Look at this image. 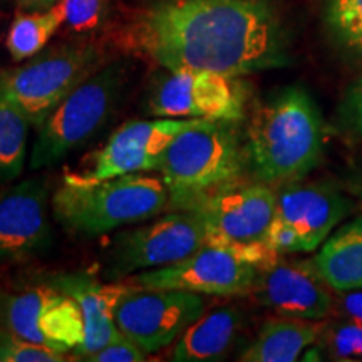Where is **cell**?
I'll list each match as a JSON object with an SVG mask.
<instances>
[{"label":"cell","mask_w":362,"mask_h":362,"mask_svg":"<svg viewBox=\"0 0 362 362\" xmlns=\"http://www.w3.org/2000/svg\"><path fill=\"white\" fill-rule=\"evenodd\" d=\"M133 37L166 71L238 78L284 62L279 21L265 0H165L143 13Z\"/></svg>","instance_id":"obj_1"},{"label":"cell","mask_w":362,"mask_h":362,"mask_svg":"<svg viewBox=\"0 0 362 362\" xmlns=\"http://www.w3.org/2000/svg\"><path fill=\"white\" fill-rule=\"evenodd\" d=\"M324 143V121L315 103L304 89L288 88L252 115L245 155L262 183L282 187L314 171Z\"/></svg>","instance_id":"obj_2"},{"label":"cell","mask_w":362,"mask_h":362,"mask_svg":"<svg viewBox=\"0 0 362 362\" xmlns=\"http://www.w3.org/2000/svg\"><path fill=\"white\" fill-rule=\"evenodd\" d=\"M171 205L161 178L143 173L90 181L64 180L51 200L52 216L67 232L98 237L146 221Z\"/></svg>","instance_id":"obj_3"},{"label":"cell","mask_w":362,"mask_h":362,"mask_svg":"<svg viewBox=\"0 0 362 362\" xmlns=\"http://www.w3.org/2000/svg\"><path fill=\"white\" fill-rule=\"evenodd\" d=\"M232 121L198 119L163 153L160 175L171 205L188 210L216 189L235 183L245 165Z\"/></svg>","instance_id":"obj_4"},{"label":"cell","mask_w":362,"mask_h":362,"mask_svg":"<svg viewBox=\"0 0 362 362\" xmlns=\"http://www.w3.org/2000/svg\"><path fill=\"white\" fill-rule=\"evenodd\" d=\"M205 226V243L226 248L257 269L280 259L269 243L277 192L267 183H230L192 206Z\"/></svg>","instance_id":"obj_5"},{"label":"cell","mask_w":362,"mask_h":362,"mask_svg":"<svg viewBox=\"0 0 362 362\" xmlns=\"http://www.w3.org/2000/svg\"><path fill=\"white\" fill-rule=\"evenodd\" d=\"M124 83V67L111 64L94 72L69 94L42 126H39L30 153V168L42 170L54 166L72 149L93 138L116 110Z\"/></svg>","instance_id":"obj_6"},{"label":"cell","mask_w":362,"mask_h":362,"mask_svg":"<svg viewBox=\"0 0 362 362\" xmlns=\"http://www.w3.org/2000/svg\"><path fill=\"white\" fill-rule=\"evenodd\" d=\"M98 67L96 49L67 45L21 69L0 74V88L21 107L30 126L39 128Z\"/></svg>","instance_id":"obj_7"},{"label":"cell","mask_w":362,"mask_h":362,"mask_svg":"<svg viewBox=\"0 0 362 362\" xmlns=\"http://www.w3.org/2000/svg\"><path fill=\"white\" fill-rule=\"evenodd\" d=\"M0 319L13 336L61 354L74 352L86 337L78 300L52 284L2 293Z\"/></svg>","instance_id":"obj_8"},{"label":"cell","mask_w":362,"mask_h":362,"mask_svg":"<svg viewBox=\"0 0 362 362\" xmlns=\"http://www.w3.org/2000/svg\"><path fill=\"white\" fill-rule=\"evenodd\" d=\"M202 293L131 285L116 307L119 332L148 354L161 351L205 314Z\"/></svg>","instance_id":"obj_9"},{"label":"cell","mask_w":362,"mask_h":362,"mask_svg":"<svg viewBox=\"0 0 362 362\" xmlns=\"http://www.w3.org/2000/svg\"><path fill=\"white\" fill-rule=\"evenodd\" d=\"M245 88L237 78L208 71H168L153 86L148 110L175 119L237 123L245 115Z\"/></svg>","instance_id":"obj_10"},{"label":"cell","mask_w":362,"mask_h":362,"mask_svg":"<svg viewBox=\"0 0 362 362\" xmlns=\"http://www.w3.org/2000/svg\"><path fill=\"white\" fill-rule=\"evenodd\" d=\"M202 245H205V226L197 210L168 214L117 240L110 259V277H128L139 270L178 264Z\"/></svg>","instance_id":"obj_11"},{"label":"cell","mask_w":362,"mask_h":362,"mask_svg":"<svg viewBox=\"0 0 362 362\" xmlns=\"http://www.w3.org/2000/svg\"><path fill=\"white\" fill-rule=\"evenodd\" d=\"M259 269L226 248L205 243L178 264L143 270L128 284L149 288H175L202 296H245L259 277Z\"/></svg>","instance_id":"obj_12"},{"label":"cell","mask_w":362,"mask_h":362,"mask_svg":"<svg viewBox=\"0 0 362 362\" xmlns=\"http://www.w3.org/2000/svg\"><path fill=\"white\" fill-rule=\"evenodd\" d=\"M198 119H136L121 126L107 139L106 146L93 156L84 171L67 175L64 180L90 183L117 178V176L160 170L163 153L168 144Z\"/></svg>","instance_id":"obj_13"},{"label":"cell","mask_w":362,"mask_h":362,"mask_svg":"<svg viewBox=\"0 0 362 362\" xmlns=\"http://www.w3.org/2000/svg\"><path fill=\"white\" fill-rule=\"evenodd\" d=\"M54 230L49 192L42 180L29 178L0 193V260H25L47 252Z\"/></svg>","instance_id":"obj_14"},{"label":"cell","mask_w":362,"mask_h":362,"mask_svg":"<svg viewBox=\"0 0 362 362\" xmlns=\"http://www.w3.org/2000/svg\"><path fill=\"white\" fill-rule=\"evenodd\" d=\"M252 293L260 305L284 317L322 320L334 310L332 288L312 260L279 259L259 272Z\"/></svg>","instance_id":"obj_15"},{"label":"cell","mask_w":362,"mask_h":362,"mask_svg":"<svg viewBox=\"0 0 362 362\" xmlns=\"http://www.w3.org/2000/svg\"><path fill=\"white\" fill-rule=\"evenodd\" d=\"M351 203L327 183L282 185L277 192L275 216L300 235L304 252H314L349 214Z\"/></svg>","instance_id":"obj_16"},{"label":"cell","mask_w":362,"mask_h":362,"mask_svg":"<svg viewBox=\"0 0 362 362\" xmlns=\"http://www.w3.org/2000/svg\"><path fill=\"white\" fill-rule=\"evenodd\" d=\"M51 284L74 297L83 310L86 337L74 351L79 361H84L119 336L115 314L121 297L129 288L128 282L101 284L90 275L64 274L54 277Z\"/></svg>","instance_id":"obj_17"},{"label":"cell","mask_w":362,"mask_h":362,"mask_svg":"<svg viewBox=\"0 0 362 362\" xmlns=\"http://www.w3.org/2000/svg\"><path fill=\"white\" fill-rule=\"evenodd\" d=\"M243 325L242 312L232 305L208 310L181 332L171 351V361H218L232 351Z\"/></svg>","instance_id":"obj_18"},{"label":"cell","mask_w":362,"mask_h":362,"mask_svg":"<svg viewBox=\"0 0 362 362\" xmlns=\"http://www.w3.org/2000/svg\"><path fill=\"white\" fill-rule=\"evenodd\" d=\"M322 325L317 320L274 317L265 320L253 342L242 352V362H293L315 344Z\"/></svg>","instance_id":"obj_19"},{"label":"cell","mask_w":362,"mask_h":362,"mask_svg":"<svg viewBox=\"0 0 362 362\" xmlns=\"http://www.w3.org/2000/svg\"><path fill=\"white\" fill-rule=\"evenodd\" d=\"M334 292L362 287V216L342 225L312 259Z\"/></svg>","instance_id":"obj_20"},{"label":"cell","mask_w":362,"mask_h":362,"mask_svg":"<svg viewBox=\"0 0 362 362\" xmlns=\"http://www.w3.org/2000/svg\"><path fill=\"white\" fill-rule=\"evenodd\" d=\"M30 123L0 88V183L19 178L27 155Z\"/></svg>","instance_id":"obj_21"},{"label":"cell","mask_w":362,"mask_h":362,"mask_svg":"<svg viewBox=\"0 0 362 362\" xmlns=\"http://www.w3.org/2000/svg\"><path fill=\"white\" fill-rule=\"evenodd\" d=\"M61 25L62 16L57 6L49 11L19 13L7 34V49L13 61H24L42 51Z\"/></svg>","instance_id":"obj_22"},{"label":"cell","mask_w":362,"mask_h":362,"mask_svg":"<svg viewBox=\"0 0 362 362\" xmlns=\"http://www.w3.org/2000/svg\"><path fill=\"white\" fill-rule=\"evenodd\" d=\"M327 22L344 47L362 56V0H327Z\"/></svg>","instance_id":"obj_23"},{"label":"cell","mask_w":362,"mask_h":362,"mask_svg":"<svg viewBox=\"0 0 362 362\" xmlns=\"http://www.w3.org/2000/svg\"><path fill=\"white\" fill-rule=\"evenodd\" d=\"M322 346L334 361H362V325L337 317L320 329Z\"/></svg>","instance_id":"obj_24"},{"label":"cell","mask_w":362,"mask_h":362,"mask_svg":"<svg viewBox=\"0 0 362 362\" xmlns=\"http://www.w3.org/2000/svg\"><path fill=\"white\" fill-rule=\"evenodd\" d=\"M67 357L61 352L29 342L0 329V362H64Z\"/></svg>","instance_id":"obj_25"},{"label":"cell","mask_w":362,"mask_h":362,"mask_svg":"<svg viewBox=\"0 0 362 362\" xmlns=\"http://www.w3.org/2000/svg\"><path fill=\"white\" fill-rule=\"evenodd\" d=\"M56 6L62 16V24L76 33L96 29L103 21L104 0H57Z\"/></svg>","instance_id":"obj_26"},{"label":"cell","mask_w":362,"mask_h":362,"mask_svg":"<svg viewBox=\"0 0 362 362\" xmlns=\"http://www.w3.org/2000/svg\"><path fill=\"white\" fill-rule=\"evenodd\" d=\"M148 359V352H144L138 344L126 337L123 332L99 349L94 354L86 357L89 362H143Z\"/></svg>","instance_id":"obj_27"},{"label":"cell","mask_w":362,"mask_h":362,"mask_svg":"<svg viewBox=\"0 0 362 362\" xmlns=\"http://www.w3.org/2000/svg\"><path fill=\"white\" fill-rule=\"evenodd\" d=\"M269 243L272 250L279 253L280 257L287 255V253L304 252V245H302L300 235L297 233V230L288 223H285V221L279 220L277 216H275L274 223L270 226Z\"/></svg>","instance_id":"obj_28"},{"label":"cell","mask_w":362,"mask_h":362,"mask_svg":"<svg viewBox=\"0 0 362 362\" xmlns=\"http://www.w3.org/2000/svg\"><path fill=\"white\" fill-rule=\"evenodd\" d=\"M336 293L332 312H336L341 319L362 325V287Z\"/></svg>","instance_id":"obj_29"},{"label":"cell","mask_w":362,"mask_h":362,"mask_svg":"<svg viewBox=\"0 0 362 362\" xmlns=\"http://www.w3.org/2000/svg\"><path fill=\"white\" fill-rule=\"evenodd\" d=\"M344 115L352 128L362 134V79L351 86L349 93L344 99Z\"/></svg>","instance_id":"obj_30"},{"label":"cell","mask_w":362,"mask_h":362,"mask_svg":"<svg viewBox=\"0 0 362 362\" xmlns=\"http://www.w3.org/2000/svg\"><path fill=\"white\" fill-rule=\"evenodd\" d=\"M21 7L27 11H49L57 4V0H19Z\"/></svg>","instance_id":"obj_31"},{"label":"cell","mask_w":362,"mask_h":362,"mask_svg":"<svg viewBox=\"0 0 362 362\" xmlns=\"http://www.w3.org/2000/svg\"><path fill=\"white\" fill-rule=\"evenodd\" d=\"M0 305H2V292H0ZM0 329H4L2 327V319H0Z\"/></svg>","instance_id":"obj_32"},{"label":"cell","mask_w":362,"mask_h":362,"mask_svg":"<svg viewBox=\"0 0 362 362\" xmlns=\"http://www.w3.org/2000/svg\"><path fill=\"white\" fill-rule=\"evenodd\" d=\"M361 193H362V189H361Z\"/></svg>","instance_id":"obj_33"}]
</instances>
